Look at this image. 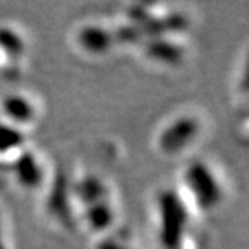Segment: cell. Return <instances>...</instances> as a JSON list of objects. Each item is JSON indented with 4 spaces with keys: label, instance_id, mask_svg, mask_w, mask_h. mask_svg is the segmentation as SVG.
Segmentation results:
<instances>
[{
    "label": "cell",
    "instance_id": "277c9868",
    "mask_svg": "<svg viewBox=\"0 0 249 249\" xmlns=\"http://www.w3.org/2000/svg\"><path fill=\"white\" fill-rule=\"evenodd\" d=\"M2 110L12 123H27L33 117V105L23 95H8L3 99Z\"/></svg>",
    "mask_w": 249,
    "mask_h": 249
},
{
    "label": "cell",
    "instance_id": "9c48e42d",
    "mask_svg": "<svg viewBox=\"0 0 249 249\" xmlns=\"http://www.w3.org/2000/svg\"><path fill=\"white\" fill-rule=\"evenodd\" d=\"M86 218L92 227L102 230L113 222V210L107 203H93L86 212Z\"/></svg>",
    "mask_w": 249,
    "mask_h": 249
},
{
    "label": "cell",
    "instance_id": "3957f363",
    "mask_svg": "<svg viewBox=\"0 0 249 249\" xmlns=\"http://www.w3.org/2000/svg\"><path fill=\"white\" fill-rule=\"evenodd\" d=\"M197 135V123L192 119H179L162 132L159 143L164 152L174 153L188 146Z\"/></svg>",
    "mask_w": 249,
    "mask_h": 249
},
{
    "label": "cell",
    "instance_id": "5b68a950",
    "mask_svg": "<svg viewBox=\"0 0 249 249\" xmlns=\"http://www.w3.org/2000/svg\"><path fill=\"white\" fill-rule=\"evenodd\" d=\"M114 36L102 27L93 26V27H86L80 32V42L84 47V50L99 54V53H105L111 47Z\"/></svg>",
    "mask_w": 249,
    "mask_h": 249
},
{
    "label": "cell",
    "instance_id": "8992f818",
    "mask_svg": "<svg viewBox=\"0 0 249 249\" xmlns=\"http://www.w3.org/2000/svg\"><path fill=\"white\" fill-rule=\"evenodd\" d=\"M15 174L18 180L27 186H36L41 182V167L30 155H23L15 164Z\"/></svg>",
    "mask_w": 249,
    "mask_h": 249
},
{
    "label": "cell",
    "instance_id": "7a4b0ae2",
    "mask_svg": "<svg viewBox=\"0 0 249 249\" xmlns=\"http://www.w3.org/2000/svg\"><path fill=\"white\" fill-rule=\"evenodd\" d=\"M186 213L173 195L165 194L161 200V242L167 249L179 248L185 233Z\"/></svg>",
    "mask_w": 249,
    "mask_h": 249
},
{
    "label": "cell",
    "instance_id": "6da1fadb",
    "mask_svg": "<svg viewBox=\"0 0 249 249\" xmlns=\"http://www.w3.org/2000/svg\"><path fill=\"white\" fill-rule=\"evenodd\" d=\"M185 183L194 200L204 210H210L222 198V189L213 171L203 162L192 164L185 173Z\"/></svg>",
    "mask_w": 249,
    "mask_h": 249
},
{
    "label": "cell",
    "instance_id": "ba28073f",
    "mask_svg": "<svg viewBox=\"0 0 249 249\" xmlns=\"http://www.w3.org/2000/svg\"><path fill=\"white\" fill-rule=\"evenodd\" d=\"M0 50L11 57H18L24 51V42L18 33H15L12 29L0 27Z\"/></svg>",
    "mask_w": 249,
    "mask_h": 249
},
{
    "label": "cell",
    "instance_id": "52a82bcc",
    "mask_svg": "<svg viewBox=\"0 0 249 249\" xmlns=\"http://www.w3.org/2000/svg\"><path fill=\"white\" fill-rule=\"evenodd\" d=\"M24 143L23 132L14 124H0V155H8L20 149Z\"/></svg>",
    "mask_w": 249,
    "mask_h": 249
}]
</instances>
